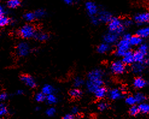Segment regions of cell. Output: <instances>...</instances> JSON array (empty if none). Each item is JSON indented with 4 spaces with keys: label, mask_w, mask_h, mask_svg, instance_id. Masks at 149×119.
<instances>
[{
    "label": "cell",
    "mask_w": 149,
    "mask_h": 119,
    "mask_svg": "<svg viewBox=\"0 0 149 119\" xmlns=\"http://www.w3.org/2000/svg\"><path fill=\"white\" fill-rule=\"evenodd\" d=\"M103 71L100 69H93L88 73L86 86L89 92L94 93L97 89L103 86L104 83L103 80Z\"/></svg>",
    "instance_id": "1"
},
{
    "label": "cell",
    "mask_w": 149,
    "mask_h": 119,
    "mask_svg": "<svg viewBox=\"0 0 149 119\" xmlns=\"http://www.w3.org/2000/svg\"><path fill=\"white\" fill-rule=\"evenodd\" d=\"M131 35L129 34H126L123 36V38L118 42L117 45V50L115 54L118 57H123L127 52L130 51L131 45L130 43V39Z\"/></svg>",
    "instance_id": "2"
},
{
    "label": "cell",
    "mask_w": 149,
    "mask_h": 119,
    "mask_svg": "<svg viewBox=\"0 0 149 119\" xmlns=\"http://www.w3.org/2000/svg\"><path fill=\"white\" fill-rule=\"evenodd\" d=\"M125 26L120 19L113 18L108 23V29L110 32L117 34L118 36L125 31Z\"/></svg>",
    "instance_id": "3"
},
{
    "label": "cell",
    "mask_w": 149,
    "mask_h": 119,
    "mask_svg": "<svg viewBox=\"0 0 149 119\" xmlns=\"http://www.w3.org/2000/svg\"><path fill=\"white\" fill-rule=\"evenodd\" d=\"M36 31L34 26L31 24H26L19 29V36L22 39H29L34 37Z\"/></svg>",
    "instance_id": "4"
},
{
    "label": "cell",
    "mask_w": 149,
    "mask_h": 119,
    "mask_svg": "<svg viewBox=\"0 0 149 119\" xmlns=\"http://www.w3.org/2000/svg\"><path fill=\"white\" fill-rule=\"evenodd\" d=\"M126 64L122 61H115L111 65V70L112 73L116 75L123 74L126 71Z\"/></svg>",
    "instance_id": "5"
},
{
    "label": "cell",
    "mask_w": 149,
    "mask_h": 119,
    "mask_svg": "<svg viewBox=\"0 0 149 119\" xmlns=\"http://www.w3.org/2000/svg\"><path fill=\"white\" fill-rule=\"evenodd\" d=\"M16 53L20 57H26L30 53V48L26 42H22L16 46Z\"/></svg>",
    "instance_id": "6"
},
{
    "label": "cell",
    "mask_w": 149,
    "mask_h": 119,
    "mask_svg": "<svg viewBox=\"0 0 149 119\" xmlns=\"http://www.w3.org/2000/svg\"><path fill=\"white\" fill-rule=\"evenodd\" d=\"M21 81L26 85V86L33 89L37 86V84L35 80L29 75H22L21 76Z\"/></svg>",
    "instance_id": "7"
},
{
    "label": "cell",
    "mask_w": 149,
    "mask_h": 119,
    "mask_svg": "<svg viewBox=\"0 0 149 119\" xmlns=\"http://www.w3.org/2000/svg\"><path fill=\"white\" fill-rule=\"evenodd\" d=\"M86 10L88 15L91 16H95L98 13V8L97 6L93 2L88 1L85 4Z\"/></svg>",
    "instance_id": "8"
},
{
    "label": "cell",
    "mask_w": 149,
    "mask_h": 119,
    "mask_svg": "<svg viewBox=\"0 0 149 119\" xmlns=\"http://www.w3.org/2000/svg\"><path fill=\"white\" fill-rule=\"evenodd\" d=\"M118 35L110 31L109 33H106V35L103 36L104 42L109 45H111L116 43L118 40Z\"/></svg>",
    "instance_id": "9"
},
{
    "label": "cell",
    "mask_w": 149,
    "mask_h": 119,
    "mask_svg": "<svg viewBox=\"0 0 149 119\" xmlns=\"http://www.w3.org/2000/svg\"><path fill=\"white\" fill-rule=\"evenodd\" d=\"M134 21L138 24H144L149 22V13L144 12L137 14L134 17Z\"/></svg>",
    "instance_id": "10"
},
{
    "label": "cell",
    "mask_w": 149,
    "mask_h": 119,
    "mask_svg": "<svg viewBox=\"0 0 149 119\" xmlns=\"http://www.w3.org/2000/svg\"><path fill=\"white\" fill-rule=\"evenodd\" d=\"M97 17L100 22L109 23L113 18L111 13L106 11H101L98 12Z\"/></svg>",
    "instance_id": "11"
},
{
    "label": "cell",
    "mask_w": 149,
    "mask_h": 119,
    "mask_svg": "<svg viewBox=\"0 0 149 119\" xmlns=\"http://www.w3.org/2000/svg\"><path fill=\"white\" fill-rule=\"evenodd\" d=\"M122 62L125 64L127 65L132 64L135 63L134 53L130 51H129L127 52L126 54L123 57Z\"/></svg>",
    "instance_id": "12"
},
{
    "label": "cell",
    "mask_w": 149,
    "mask_h": 119,
    "mask_svg": "<svg viewBox=\"0 0 149 119\" xmlns=\"http://www.w3.org/2000/svg\"><path fill=\"white\" fill-rule=\"evenodd\" d=\"M147 54L144 53L141 51L139 49H138L134 53V60L135 63H143L145 61L146 55Z\"/></svg>",
    "instance_id": "13"
},
{
    "label": "cell",
    "mask_w": 149,
    "mask_h": 119,
    "mask_svg": "<svg viewBox=\"0 0 149 119\" xmlns=\"http://www.w3.org/2000/svg\"><path fill=\"white\" fill-rule=\"evenodd\" d=\"M123 93L118 89H113L109 91L108 93L109 98L111 100H117L122 97Z\"/></svg>",
    "instance_id": "14"
},
{
    "label": "cell",
    "mask_w": 149,
    "mask_h": 119,
    "mask_svg": "<svg viewBox=\"0 0 149 119\" xmlns=\"http://www.w3.org/2000/svg\"><path fill=\"white\" fill-rule=\"evenodd\" d=\"M107 89L103 86L97 89L94 92V94L96 98L100 99L104 98L107 95Z\"/></svg>",
    "instance_id": "15"
},
{
    "label": "cell",
    "mask_w": 149,
    "mask_h": 119,
    "mask_svg": "<svg viewBox=\"0 0 149 119\" xmlns=\"http://www.w3.org/2000/svg\"><path fill=\"white\" fill-rule=\"evenodd\" d=\"M147 85L146 81L141 77H138L135 78L134 81V86L136 89L144 88Z\"/></svg>",
    "instance_id": "16"
},
{
    "label": "cell",
    "mask_w": 149,
    "mask_h": 119,
    "mask_svg": "<svg viewBox=\"0 0 149 119\" xmlns=\"http://www.w3.org/2000/svg\"><path fill=\"white\" fill-rule=\"evenodd\" d=\"M130 43L132 46H139L143 44V38L137 35L135 36H132L130 39Z\"/></svg>",
    "instance_id": "17"
},
{
    "label": "cell",
    "mask_w": 149,
    "mask_h": 119,
    "mask_svg": "<svg viewBox=\"0 0 149 119\" xmlns=\"http://www.w3.org/2000/svg\"><path fill=\"white\" fill-rule=\"evenodd\" d=\"M34 38L39 42H45L49 39V36L46 33L39 31L36 33Z\"/></svg>",
    "instance_id": "18"
},
{
    "label": "cell",
    "mask_w": 149,
    "mask_h": 119,
    "mask_svg": "<svg viewBox=\"0 0 149 119\" xmlns=\"http://www.w3.org/2000/svg\"><path fill=\"white\" fill-rule=\"evenodd\" d=\"M109 49H110V45L104 42V43H102L98 46L97 51L98 53L104 54L107 52H108Z\"/></svg>",
    "instance_id": "19"
},
{
    "label": "cell",
    "mask_w": 149,
    "mask_h": 119,
    "mask_svg": "<svg viewBox=\"0 0 149 119\" xmlns=\"http://www.w3.org/2000/svg\"><path fill=\"white\" fill-rule=\"evenodd\" d=\"M82 91L79 89V88H74L71 89L69 91V95L72 98H79L82 96Z\"/></svg>",
    "instance_id": "20"
},
{
    "label": "cell",
    "mask_w": 149,
    "mask_h": 119,
    "mask_svg": "<svg viewBox=\"0 0 149 119\" xmlns=\"http://www.w3.org/2000/svg\"><path fill=\"white\" fill-rule=\"evenodd\" d=\"M136 35L143 39L148 37L149 36V27L138 30Z\"/></svg>",
    "instance_id": "21"
},
{
    "label": "cell",
    "mask_w": 149,
    "mask_h": 119,
    "mask_svg": "<svg viewBox=\"0 0 149 119\" xmlns=\"http://www.w3.org/2000/svg\"><path fill=\"white\" fill-rule=\"evenodd\" d=\"M144 69V66L143 63H135L132 67V70L135 73H139L142 72Z\"/></svg>",
    "instance_id": "22"
},
{
    "label": "cell",
    "mask_w": 149,
    "mask_h": 119,
    "mask_svg": "<svg viewBox=\"0 0 149 119\" xmlns=\"http://www.w3.org/2000/svg\"><path fill=\"white\" fill-rule=\"evenodd\" d=\"M54 91V89L53 87L49 84H45L42 88V92L45 94L46 96L53 94Z\"/></svg>",
    "instance_id": "23"
},
{
    "label": "cell",
    "mask_w": 149,
    "mask_h": 119,
    "mask_svg": "<svg viewBox=\"0 0 149 119\" xmlns=\"http://www.w3.org/2000/svg\"><path fill=\"white\" fill-rule=\"evenodd\" d=\"M21 4V0H8L7 6L10 8H16Z\"/></svg>",
    "instance_id": "24"
},
{
    "label": "cell",
    "mask_w": 149,
    "mask_h": 119,
    "mask_svg": "<svg viewBox=\"0 0 149 119\" xmlns=\"http://www.w3.org/2000/svg\"><path fill=\"white\" fill-rule=\"evenodd\" d=\"M139 109L140 113L143 114H148L149 113V104L147 103H141L139 106Z\"/></svg>",
    "instance_id": "25"
},
{
    "label": "cell",
    "mask_w": 149,
    "mask_h": 119,
    "mask_svg": "<svg viewBox=\"0 0 149 119\" xmlns=\"http://www.w3.org/2000/svg\"><path fill=\"white\" fill-rule=\"evenodd\" d=\"M11 22V19L9 17L6 16V15L0 16V26L1 27H5L6 25H9Z\"/></svg>",
    "instance_id": "26"
},
{
    "label": "cell",
    "mask_w": 149,
    "mask_h": 119,
    "mask_svg": "<svg viewBox=\"0 0 149 119\" xmlns=\"http://www.w3.org/2000/svg\"><path fill=\"white\" fill-rule=\"evenodd\" d=\"M24 19L27 22H32L36 18L35 13L28 12L24 15Z\"/></svg>",
    "instance_id": "27"
},
{
    "label": "cell",
    "mask_w": 149,
    "mask_h": 119,
    "mask_svg": "<svg viewBox=\"0 0 149 119\" xmlns=\"http://www.w3.org/2000/svg\"><path fill=\"white\" fill-rule=\"evenodd\" d=\"M46 100L48 104L53 105L56 104L57 102V98L54 94H51L46 96Z\"/></svg>",
    "instance_id": "28"
},
{
    "label": "cell",
    "mask_w": 149,
    "mask_h": 119,
    "mask_svg": "<svg viewBox=\"0 0 149 119\" xmlns=\"http://www.w3.org/2000/svg\"><path fill=\"white\" fill-rule=\"evenodd\" d=\"M35 99L38 102H42L46 100V95L42 92H39L36 93L35 96Z\"/></svg>",
    "instance_id": "29"
},
{
    "label": "cell",
    "mask_w": 149,
    "mask_h": 119,
    "mask_svg": "<svg viewBox=\"0 0 149 119\" xmlns=\"http://www.w3.org/2000/svg\"><path fill=\"white\" fill-rule=\"evenodd\" d=\"M85 82L80 77H77L74 80V86L75 88H79L80 87H81L84 84Z\"/></svg>",
    "instance_id": "30"
},
{
    "label": "cell",
    "mask_w": 149,
    "mask_h": 119,
    "mask_svg": "<svg viewBox=\"0 0 149 119\" xmlns=\"http://www.w3.org/2000/svg\"><path fill=\"white\" fill-rule=\"evenodd\" d=\"M136 100V102L138 104H141V103H143V102L146 99V96H144V94L143 93H138L136 94L134 96Z\"/></svg>",
    "instance_id": "31"
},
{
    "label": "cell",
    "mask_w": 149,
    "mask_h": 119,
    "mask_svg": "<svg viewBox=\"0 0 149 119\" xmlns=\"http://www.w3.org/2000/svg\"><path fill=\"white\" fill-rule=\"evenodd\" d=\"M126 102L127 104L131 106L135 105L137 103L135 96H129L126 98Z\"/></svg>",
    "instance_id": "32"
},
{
    "label": "cell",
    "mask_w": 149,
    "mask_h": 119,
    "mask_svg": "<svg viewBox=\"0 0 149 119\" xmlns=\"http://www.w3.org/2000/svg\"><path fill=\"white\" fill-rule=\"evenodd\" d=\"M129 113H130V115L133 116L138 115L140 113L139 107L137 106H135V105L132 106L129 109Z\"/></svg>",
    "instance_id": "33"
},
{
    "label": "cell",
    "mask_w": 149,
    "mask_h": 119,
    "mask_svg": "<svg viewBox=\"0 0 149 119\" xmlns=\"http://www.w3.org/2000/svg\"><path fill=\"white\" fill-rule=\"evenodd\" d=\"M35 14L36 19H40V18H42L43 17L45 16L46 13L45 10L43 9H38L35 11Z\"/></svg>",
    "instance_id": "34"
},
{
    "label": "cell",
    "mask_w": 149,
    "mask_h": 119,
    "mask_svg": "<svg viewBox=\"0 0 149 119\" xmlns=\"http://www.w3.org/2000/svg\"><path fill=\"white\" fill-rule=\"evenodd\" d=\"M8 113V109L4 105L1 104V107H0V115L1 116H4Z\"/></svg>",
    "instance_id": "35"
},
{
    "label": "cell",
    "mask_w": 149,
    "mask_h": 119,
    "mask_svg": "<svg viewBox=\"0 0 149 119\" xmlns=\"http://www.w3.org/2000/svg\"><path fill=\"white\" fill-rule=\"evenodd\" d=\"M108 107V104H107L105 102H101L98 105V108L100 111H104V110L106 109Z\"/></svg>",
    "instance_id": "36"
},
{
    "label": "cell",
    "mask_w": 149,
    "mask_h": 119,
    "mask_svg": "<svg viewBox=\"0 0 149 119\" xmlns=\"http://www.w3.org/2000/svg\"><path fill=\"white\" fill-rule=\"evenodd\" d=\"M138 49L147 54L148 50V46L146 44H142L141 45H139Z\"/></svg>",
    "instance_id": "37"
},
{
    "label": "cell",
    "mask_w": 149,
    "mask_h": 119,
    "mask_svg": "<svg viewBox=\"0 0 149 119\" xmlns=\"http://www.w3.org/2000/svg\"><path fill=\"white\" fill-rule=\"evenodd\" d=\"M55 113H56V109L53 107L48 108L46 111V114L49 117L53 116L55 114Z\"/></svg>",
    "instance_id": "38"
},
{
    "label": "cell",
    "mask_w": 149,
    "mask_h": 119,
    "mask_svg": "<svg viewBox=\"0 0 149 119\" xmlns=\"http://www.w3.org/2000/svg\"><path fill=\"white\" fill-rule=\"evenodd\" d=\"M91 23L94 25H97L99 24V23L100 22L98 19L97 16L91 17Z\"/></svg>",
    "instance_id": "39"
},
{
    "label": "cell",
    "mask_w": 149,
    "mask_h": 119,
    "mask_svg": "<svg viewBox=\"0 0 149 119\" xmlns=\"http://www.w3.org/2000/svg\"><path fill=\"white\" fill-rule=\"evenodd\" d=\"M7 98H8V95L5 92L1 93V95H0V100H1V101L6 100L7 99Z\"/></svg>",
    "instance_id": "40"
},
{
    "label": "cell",
    "mask_w": 149,
    "mask_h": 119,
    "mask_svg": "<svg viewBox=\"0 0 149 119\" xmlns=\"http://www.w3.org/2000/svg\"><path fill=\"white\" fill-rule=\"evenodd\" d=\"M132 21H130L129 19H126L123 21V24L125 27H129L132 25Z\"/></svg>",
    "instance_id": "41"
},
{
    "label": "cell",
    "mask_w": 149,
    "mask_h": 119,
    "mask_svg": "<svg viewBox=\"0 0 149 119\" xmlns=\"http://www.w3.org/2000/svg\"><path fill=\"white\" fill-rule=\"evenodd\" d=\"M62 119H75V117L71 114H68L63 116Z\"/></svg>",
    "instance_id": "42"
},
{
    "label": "cell",
    "mask_w": 149,
    "mask_h": 119,
    "mask_svg": "<svg viewBox=\"0 0 149 119\" xmlns=\"http://www.w3.org/2000/svg\"><path fill=\"white\" fill-rule=\"evenodd\" d=\"M4 15H6V10L3 6H1L0 7V16Z\"/></svg>",
    "instance_id": "43"
},
{
    "label": "cell",
    "mask_w": 149,
    "mask_h": 119,
    "mask_svg": "<svg viewBox=\"0 0 149 119\" xmlns=\"http://www.w3.org/2000/svg\"><path fill=\"white\" fill-rule=\"evenodd\" d=\"M71 112L74 114H77L79 112V108L77 107H74L71 109Z\"/></svg>",
    "instance_id": "44"
},
{
    "label": "cell",
    "mask_w": 149,
    "mask_h": 119,
    "mask_svg": "<svg viewBox=\"0 0 149 119\" xmlns=\"http://www.w3.org/2000/svg\"><path fill=\"white\" fill-rule=\"evenodd\" d=\"M63 2L67 5H72L73 4V0H63Z\"/></svg>",
    "instance_id": "45"
},
{
    "label": "cell",
    "mask_w": 149,
    "mask_h": 119,
    "mask_svg": "<svg viewBox=\"0 0 149 119\" xmlns=\"http://www.w3.org/2000/svg\"><path fill=\"white\" fill-rule=\"evenodd\" d=\"M23 93H24V91L22 90H18L16 91V95H23Z\"/></svg>",
    "instance_id": "46"
},
{
    "label": "cell",
    "mask_w": 149,
    "mask_h": 119,
    "mask_svg": "<svg viewBox=\"0 0 149 119\" xmlns=\"http://www.w3.org/2000/svg\"><path fill=\"white\" fill-rule=\"evenodd\" d=\"M146 63L149 66V59H147V62H146Z\"/></svg>",
    "instance_id": "47"
},
{
    "label": "cell",
    "mask_w": 149,
    "mask_h": 119,
    "mask_svg": "<svg viewBox=\"0 0 149 119\" xmlns=\"http://www.w3.org/2000/svg\"><path fill=\"white\" fill-rule=\"evenodd\" d=\"M36 110H39V107H37V108H36Z\"/></svg>",
    "instance_id": "48"
},
{
    "label": "cell",
    "mask_w": 149,
    "mask_h": 119,
    "mask_svg": "<svg viewBox=\"0 0 149 119\" xmlns=\"http://www.w3.org/2000/svg\"><path fill=\"white\" fill-rule=\"evenodd\" d=\"M146 1H149V0H146Z\"/></svg>",
    "instance_id": "49"
},
{
    "label": "cell",
    "mask_w": 149,
    "mask_h": 119,
    "mask_svg": "<svg viewBox=\"0 0 149 119\" xmlns=\"http://www.w3.org/2000/svg\"><path fill=\"white\" fill-rule=\"evenodd\" d=\"M1 119H4V118H1Z\"/></svg>",
    "instance_id": "50"
}]
</instances>
